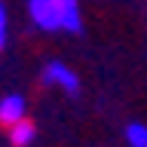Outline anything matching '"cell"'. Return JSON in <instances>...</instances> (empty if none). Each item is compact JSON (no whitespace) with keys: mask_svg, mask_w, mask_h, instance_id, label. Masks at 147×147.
<instances>
[{"mask_svg":"<svg viewBox=\"0 0 147 147\" xmlns=\"http://www.w3.org/2000/svg\"><path fill=\"white\" fill-rule=\"evenodd\" d=\"M28 12L34 25L43 31H71V34L83 31L77 0H28Z\"/></svg>","mask_w":147,"mask_h":147,"instance_id":"cell-1","label":"cell"},{"mask_svg":"<svg viewBox=\"0 0 147 147\" xmlns=\"http://www.w3.org/2000/svg\"><path fill=\"white\" fill-rule=\"evenodd\" d=\"M43 83L58 86V89H64L67 95H77V92H80V77H77L67 64H61V61H49L43 67Z\"/></svg>","mask_w":147,"mask_h":147,"instance_id":"cell-2","label":"cell"},{"mask_svg":"<svg viewBox=\"0 0 147 147\" xmlns=\"http://www.w3.org/2000/svg\"><path fill=\"white\" fill-rule=\"evenodd\" d=\"M18 119H25V98L22 95H6L0 101V123L3 126H16Z\"/></svg>","mask_w":147,"mask_h":147,"instance_id":"cell-3","label":"cell"},{"mask_svg":"<svg viewBox=\"0 0 147 147\" xmlns=\"http://www.w3.org/2000/svg\"><path fill=\"white\" fill-rule=\"evenodd\" d=\"M9 129H12V132H9V141H12L16 147H28L37 138V126L31 123V119H18L16 126H9Z\"/></svg>","mask_w":147,"mask_h":147,"instance_id":"cell-4","label":"cell"},{"mask_svg":"<svg viewBox=\"0 0 147 147\" xmlns=\"http://www.w3.org/2000/svg\"><path fill=\"white\" fill-rule=\"evenodd\" d=\"M126 144L129 147H147V126L144 123H129L126 126Z\"/></svg>","mask_w":147,"mask_h":147,"instance_id":"cell-5","label":"cell"},{"mask_svg":"<svg viewBox=\"0 0 147 147\" xmlns=\"http://www.w3.org/2000/svg\"><path fill=\"white\" fill-rule=\"evenodd\" d=\"M6 46V9H3V3H0V49Z\"/></svg>","mask_w":147,"mask_h":147,"instance_id":"cell-6","label":"cell"}]
</instances>
